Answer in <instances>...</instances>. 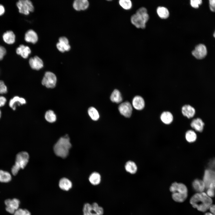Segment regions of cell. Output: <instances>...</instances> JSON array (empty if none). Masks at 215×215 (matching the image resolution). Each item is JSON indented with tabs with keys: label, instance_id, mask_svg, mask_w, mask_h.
<instances>
[{
	"label": "cell",
	"instance_id": "cell-1",
	"mask_svg": "<svg viewBox=\"0 0 215 215\" xmlns=\"http://www.w3.org/2000/svg\"><path fill=\"white\" fill-rule=\"evenodd\" d=\"M190 203L192 206L202 212H205L212 205V200L205 193H198L191 198Z\"/></svg>",
	"mask_w": 215,
	"mask_h": 215
},
{
	"label": "cell",
	"instance_id": "cell-2",
	"mask_svg": "<svg viewBox=\"0 0 215 215\" xmlns=\"http://www.w3.org/2000/svg\"><path fill=\"white\" fill-rule=\"evenodd\" d=\"M172 192V196L175 201L182 202L186 199L188 194V190L186 186L182 183L174 182L170 188Z\"/></svg>",
	"mask_w": 215,
	"mask_h": 215
},
{
	"label": "cell",
	"instance_id": "cell-3",
	"mask_svg": "<svg viewBox=\"0 0 215 215\" xmlns=\"http://www.w3.org/2000/svg\"><path fill=\"white\" fill-rule=\"evenodd\" d=\"M71 145L70 139L67 135L60 138L55 144L53 150L55 154L58 156L65 158L68 155Z\"/></svg>",
	"mask_w": 215,
	"mask_h": 215
},
{
	"label": "cell",
	"instance_id": "cell-4",
	"mask_svg": "<svg viewBox=\"0 0 215 215\" xmlns=\"http://www.w3.org/2000/svg\"><path fill=\"white\" fill-rule=\"evenodd\" d=\"M149 19L146 9L142 7L139 9L135 14L132 15L130 18L131 23L136 27L144 29L146 23Z\"/></svg>",
	"mask_w": 215,
	"mask_h": 215
},
{
	"label": "cell",
	"instance_id": "cell-5",
	"mask_svg": "<svg viewBox=\"0 0 215 215\" xmlns=\"http://www.w3.org/2000/svg\"><path fill=\"white\" fill-rule=\"evenodd\" d=\"M29 159V155L25 151L18 153L16 155L15 163L12 168L11 171L12 174L16 175L21 169H24L27 164Z\"/></svg>",
	"mask_w": 215,
	"mask_h": 215
},
{
	"label": "cell",
	"instance_id": "cell-6",
	"mask_svg": "<svg viewBox=\"0 0 215 215\" xmlns=\"http://www.w3.org/2000/svg\"><path fill=\"white\" fill-rule=\"evenodd\" d=\"M16 5L20 13L27 15L30 12H33L34 7L31 1L29 0H20L16 3Z\"/></svg>",
	"mask_w": 215,
	"mask_h": 215
},
{
	"label": "cell",
	"instance_id": "cell-7",
	"mask_svg": "<svg viewBox=\"0 0 215 215\" xmlns=\"http://www.w3.org/2000/svg\"><path fill=\"white\" fill-rule=\"evenodd\" d=\"M56 81V77L55 74L51 72H47L44 75L42 83L47 88H53L55 86Z\"/></svg>",
	"mask_w": 215,
	"mask_h": 215
},
{
	"label": "cell",
	"instance_id": "cell-8",
	"mask_svg": "<svg viewBox=\"0 0 215 215\" xmlns=\"http://www.w3.org/2000/svg\"><path fill=\"white\" fill-rule=\"evenodd\" d=\"M6 211L11 214H14L15 211L19 208V200L16 198L8 199L5 201Z\"/></svg>",
	"mask_w": 215,
	"mask_h": 215
},
{
	"label": "cell",
	"instance_id": "cell-9",
	"mask_svg": "<svg viewBox=\"0 0 215 215\" xmlns=\"http://www.w3.org/2000/svg\"><path fill=\"white\" fill-rule=\"evenodd\" d=\"M118 109L121 114L125 117L129 118L131 116L133 109L129 102L126 101L121 103L118 107Z\"/></svg>",
	"mask_w": 215,
	"mask_h": 215
},
{
	"label": "cell",
	"instance_id": "cell-10",
	"mask_svg": "<svg viewBox=\"0 0 215 215\" xmlns=\"http://www.w3.org/2000/svg\"><path fill=\"white\" fill-rule=\"evenodd\" d=\"M192 54L196 58L201 59L204 58L207 54V49L203 44L197 45L192 52Z\"/></svg>",
	"mask_w": 215,
	"mask_h": 215
},
{
	"label": "cell",
	"instance_id": "cell-11",
	"mask_svg": "<svg viewBox=\"0 0 215 215\" xmlns=\"http://www.w3.org/2000/svg\"><path fill=\"white\" fill-rule=\"evenodd\" d=\"M203 181L207 188L211 183L215 182V170L210 169H206L204 172Z\"/></svg>",
	"mask_w": 215,
	"mask_h": 215
},
{
	"label": "cell",
	"instance_id": "cell-12",
	"mask_svg": "<svg viewBox=\"0 0 215 215\" xmlns=\"http://www.w3.org/2000/svg\"><path fill=\"white\" fill-rule=\"evenodd\" d=\"M83 215H98L97 204L94 202L92 205L85 204L83 208Z\"/></svg>",
	"mask_w": 215,
	"mask_h": 215
},
{
	"label": "cell",
	"instance_id": "cell-13",
	"mask_svg": "<svg viewBox=\"0 0 215 215\" xmlns=\"http://www.w3.org/2000/svg\"><path fill=\"white\" fill-rule=\"evenodd\" d=\"M58 49L62 52L69 50L70 48L67 38L65 37H62L59 39V42L56 44Z\"/></svg>",
	"mask_w": 215,
	"mask_h": 215
},
{
	"label": "cell",
	"instance_id": "cell-14",
	"mask_svg": "<svg viewBox=\"0 0 215 215\" xmlns=\"http://www.w3.org/2000/svg\"><path fill=\"white\" fill-rule=\"evenodd\" d=\"M29 63L31 68L35 70H39L43 66L42 60L37 56L30 58L29 60Z\"/></svg>",
	"mask_w": 215,
	"mask_h": 215
},
{
	"label": "cell",
	"instance_id": "cell-15",
	"mask_svg": "<svg viewBox=\"0 0 215 215\" xmlns=\"http://www.w3.org/2000/svg\"><path fill=\"white\" fill-rule=\"evenodd\" d=\"M89 5V2L87 0H76L73 3V8L78 11L86 10Z\"/></svg>",
	"mask_w": 215,
	"mask_h": 215
},
{
	"label": "cell",
	"instance_id": "cell-16",
	"mask_svg": "<svg viewBox=\"0 0 215 215\" xmlns=\"http://www.w3.org/2000/svg\"><path fill=\"white\" fill-rule=\"evenodd\" d=\"M26 103V101L24 99L18 96H15L10 100L9 105L10 108L13 110H15L17 106L24 104Z\"/></svg>",
	"mask_w": 215,
	"mask_h": 215
},
{
	"label": "cell",
	"instance_id": "cell-17",
	"mask_svg": "<svg viewBox=\"0 0 215 215\" xmlns=\"http://www.w3.org/2000/svg\"><path fill=\"white\" fill-rule=\"evenodd\" d=\"M132 104L135 109L138 110H141L145 107V102L142 96H136L133 98Z\"/></svg>",
	"mask_w": 215,
	"mask_h": 215
},
{
	"label": "cell",
	"instance_id": "cell-18",
	"mask_svg": "<svg viewBox=\"0 0 215 215\" xmlns=\"http://www.w3.org/2000/svg\"><path fill=\"white\" fill-rule=\"evenodd\" d=\"M182 114L188 119L193 117L195 113V109L190 105H185L182 108Z\"/></svg>",
	"mask_w": 215,
	"mask_h": 215
},
{
	"label": "cell",
	"instance_id": "cell-19",
	"mask_svg": "<svg viewBox=\"0 0 215 215\" xmlns=\"http://www.w3.org/2000/svg\"><path fill=\"white\" fill-rule=\"evenodd\" d=\"M31 51L30 48L27 46L23 44L20 45L16 50L17 54L20 55L24 58H27Z\"/></svg>",
	"mask_w": 215,
	"mask_h": 215
},
{
	"label": "cell",
	"instance_id": "cell-20",
	"mask_svg": "<svg viewBox=\"0 0 215 215\" xmlns=\"http://www.w3.org/2000/svg\"><path fill=\"white\" fill-rule=\"evenodd\" d=\"M204 125V123L199 118L194 119L191 123V127L196 131L199 132H201L203 131Z\"/></svg>",
	"mask_w": 215,
	"mask_h": 215
},
{
	"label": "cell",
	"instance_id": "cell-21",
	"mask_svg": "<svg viewBox=\"0 0 215 215\" xmlns=\"http://www.w3.org/2000/svg\"><path fill=\"white\" fill-rule=\"evenodd\" d=\"M24 39L27 42L35 43L37 41L38 37L37 33L34 30H30L25 33Z\"/></svg>",
	"mask_w": 215,
	"mask_h": 215
},
{
	"label": "cell",
	"instance_id": "cell-22",
	"mask_svg": "<svg viewBox=\"0 0 215 215\" xmlns=\"http://www.w3.org/2000/svg\"><path fill=\"white\" fill-rule=\"evenodd\" d=\"M192 186L194 190L198 193L203 192L205 187L203 181L198 179H195L193 181Z\"/></svg>",
	"mask_w": 215,
	"mask_h": 215
},
{
	"label": "cell",
	"instance_id": "cell-23",
	"mask_svg": "<svg viewBox=\"0 0 215 215\" xmlns=\"http://www.w3.org/2000/svg\"><path fill=\"white\" fill-rule=\"evenodd\" d=\"M3 39L6 43L12 44L15 42V35L12 31H7L3 34Z\"/></svg>",
	"mask_w": 215,
	"mask_h": 215
},
{
	"label": "cell",
	"instance_id": "cell-24",
	"mask_svg": "<svg viewBox=\"0 0 215 215\" xmlns=\"http://www.w3.org/2000/svg\"><path fill=\"white\" fill-rule=\"evenodd\" d=\"M160 118L162 122L166 125L171 124L173 120L172 114L170 112L164 111L161 114Z\"/></svg>",
	"mask_w": 215,
	"mask_h": 215
},
{
	"label": "cell",
	"instance_id": "cell-25",
	"mask_svg": "<svg viewBox=\"0 0 215 215\" xmlns=\"http://www.w3.org/2000/svg\"><path fill=\"white\" fill-rule=\"evenodd\" d=\"M125 167L126 171L131 174H135L137 171L136 164L132 161H127L125 164Z\"/></svg>",
	"mask_w": 215,
	"mask_h": 215
},
{
	"label": "cell",
	"instance_id": "cell-26",
	"mask_svg": "<svg viewBox=\"0 0 215 215\" xmlns=\"http://www.w3.org/2000/svg\"><path fill=\"white\" fill-rule=\"evenodd\" d=\"M59 186L61 189L64 191H67L72 188V183L69 179L65 178H63L60 180Z\"/></svg>",
	"mask_w": 215,
	"mask_h": 215
},
{
	"label": "cell",
	"instance_id": "cell-27",
	"mask_svg": "<svg viewBox=\"0 0 215 215\" xmlns=\"http://www.w3.org/2000/svg\"><path fill=\"white\" fill-rule=\"evenodd\" d=\"M89 180L90 182L93 185H98L101 182V175L98 172H93L90 175Z\"/></svg>",
	"mask_w": 215,
	"mask_h": 215
},
{
	"label": "cell",
	"instance_id": "cell-28",
	"mask_svg": "<svg viewBox=\"0 0 215 215\" xmlns=\"http://www.w3.org/2000/svg\"><path fill=\"white\" fill-rule=\"evenodd\" d=\"M110 99L111 101L119 103L122 101V97L119 91L117 89L114 90L111 93Z\"/></svg>",
	"mask_w": 215,
	"mask_h": 215
},
{
	"label": "cell",
	"instance_id": "cell-29",
	"mask_svg": "<svg viewBox=\"0 0 215 215\" xmlns=\"http://www.w3.org/2000/svg\"><path fill=\"white\" fill-rule=\"evenodd\" d=\"M12 179L11 174L8 171L0 170V182L7 183Z\"/></svg>",
	"mask_w": 215,
	"mask_h": 215
},
{
	"label": "cell",
	"instance_id": "cell-30",
	"mask_svg": "<svg viewBox=\"0 0 215 215\" xmlns=\"http://www.w3.org/2000/svg\"><path fill=\"white\" fill-rule=\"evenodd\" d=\"M185 138L186 141L189 143H192L197 139L196 133L194 130H191L187 131L185 133Z\"/></svg>",
	"mask_w": 215,
	"mask_h": 215
},
{
	"label": "cell",
	"instance_id": "cell-31",
	"mask_svg": "<svg viewBox=\"0 0 215 215\" xmlns=\"http://www.w3.org/2000/svg\"><path fill=\"white\" fill-rule=\"evenodd\" d=\"M156 11L159 16L162 19L167 18L169 15L168 9L164 7H158Z\"/></svg>",
	"mask_w": 215,
	"mask_h": 215
},
{
	"label": "cell",
	"instance_id": "cell-32",
	"mask_svg": "<svg viewBox=\"0 0 215 215\" xmlns=\"http://www.w3.org/2000/svg\"><path fill=\"white\" fill-rule=\"evenodd\" d=\"M88 113L89 116L93 121H96L99 119V113L94 107H90L88 110Z\"/></svg>",
	"mask_w": 215,
	"mask_h": 215
},
{
	"label": "cell",
	"instance_id": "cell-33",
	"mask_svg": "<svg viewBox=\"0 0 215 215\" xmlns=\"http://www.w3.org/2000/svg\"><path fill=\"white\" fill-rule=\"evenodd\" d=\"M45 118L47 122L50 123L54 122L56 119V114L54 112L51 110H48L46 112Z\"/></svg>",
	"mask_w": 215,
	"mask_h": 215
},
{
	"label": "cell",
	"instance_id": "cell-34",
	"mask_svg": "<svg viewBox=\"0 0 215 215\" xmlns=\"http://www.w3.org/2000/svg\"><path fill=\"white\" fill-rule=\"evenodd\" d=\"M119 5L124 9L128 10L132 6V3L130 0H120L119 1Z\"/></svg>",
	"mask_w": 215,
	"mask_h": 215
},
{
	"label": "cell",
	"instance_id": "cell-35",
	"mask_svg": "<svg viewBox=\"0 0 215 215\" xmlns=\"http://www.w3.org/2000/svg\"><path fill=\"white\" fill-rule=\"evenodd\" d=\"M14 215H31L30 212L27 210L19 208L16 210Z\"/></svg>",
	"mask_w": 215,
	"mask_h": 215
},
{
	"label": "cell",
	"instance_id": "cell-36",
	"mask_svg": "<svg viewBox=\"0 0 215 215\" xmlns=\"http://www.w3.org/2000/svg\"><path fill=\"white\" fill-rule=\"evenodd\" d=\"M7 91V87L4 82L2 80H0V94L6 93Z\"/></svg>",
	"mask_w": 215,
	"mask_h": 215
},
{
	"label": "cell",
	"instance_id": "cell-37",
	"mask_svg": "<svg viewBox=\"0 0 215 215\" xmlns=\"http://www.w3.org/2000/svg\"><path fill=\"white\" fill-rule=\"evenodd\" d=\"M202 2L201 0H191L190 1L191 5L195 8H198L199 5L201 4Z\"/></svg>",
	"mask_w": 215,
	"mask_h": 215
},
{
	"label": "cell",
	"instance_id": "cell-38",
	"mask_svg": "<svg viewBox=\"0 0 215 215\" xmlns=\"http://www.w3.org/2000/svg\"><path fill=\"white\" fill-rule=\"evenodd\" d=\"M6 53L5 48L1 46H0V60L3 58Z\"/></svg>",
	"mask_w": 215,
	"mask_h": 215
},
{
	"label": "cell",
	"instance_id": "cell-39",
	"mask_svg": "<svg viewBox=\"0 0 215 215\" xmlns=\"http://www.w3.org/2000/svg\"><path fill=\"white\" fill-rule=\"evenodd\" d=\"M206 194L209 197H213L215 195V191L210 188H208Z\"/></svg>",
	"mask_w": 215,
	"mask_h": 215
},
{
	"label": "cell",
	"instance_id": "cell-40",
	"mask_svg": "<svg viewBox=\"0 0 215 215\" xmlns=\"http://www.w3.org/2000/svg\"><path fill=\"white\" fill-rule=\"evenodd\" d=\"M209 6L210 10L213 12H215V0H209Z\"/></svg>",
	"mask_w": 215,
	"mask_h": 215
},
{
	"label": "cell",
	"instance_id": "cell-41",
	"mask_svg": "<svg viewBox=\"0 0 215 215\" xmlns=\"http://www.w3.org/2000/svg\"><path fill=\"white\" fill-rule=\"evenodd\" d=\"M7 102L6 99L3 96H0V107L5 105Z\"/></svg>",
	"mask_w": 215,
	"mask_h": 215
},
{
	"label": "cell",
	"instance_id": "cell-42",
	"mask_svg": "<svg viewBox=\"0 0 215 215\" xmlns=\"http://www.w3.org/2000/svg\"><path fill=\"white\" fill-rule=\"evenodd\" d=\"M5 12V9L3 5L0 4V16L4 14Z\"/></svg>",
	"mask_w": 215,
	"mask_h": 215
},
{
	"label": "cell",
	"instance_id": "cell-43",
	"mask_svg": "<svg viewBox=\"0 0 215 215\" xmlns=\"http://www.w3.org/2000/svg\"><path fill=\"white\" fill-rule=\"evenodd\" d=\"M209 208L212 214H214L215 213V205H211Z\"/></svg>",
	"mask_w": 215,
	"mask_h": 215
},
{
	"label": "cell",
	"instance_id": "cell-44",
	"mask_svg": "<svg viewBox=\"0 0 215 215\" xmlns=\"http://www.w3.org/2000/svg\"><path fill=\"white\" fill-rule=\"evenodd\" d=\"M208 188H211L215 191V182L211 183L209 185Z\"/></svg>",
	"mask_w": 215,
	"mask_h": 215
},
{
	"label": "cell",
	"instance_id": "cell-45",
	"mask_svg": "<svg viewBox=\"0 0 215 215\" xmlns=\"http://www.w3.org/2000/svg\"><path fill=\"white\" fill-rule=\"evenodd\" d=\"M205 215H214L213 214L211 213L208 212L206 213Z\"/></svg>",
	"mask_w": 215,
	"mask_h": 215
},
{
	"label": "cell",
	"instance_id": "cell-46",
	"mask_svg": "<svg viewBox=\"0 0 215 215\" xmlns=\"http://www.w3.org/2000/svg\"><path fill=\"white\" fill-rule=\"evenodd\" d=\"M1 110H0V119L1 117Z\"/></svg>",
	"mask_w": 215,
	"mask_h": 215
},
{
	"label": "cell",
	"instance_id": "cell-47",
	"mask_svg": "<svg viewBox=\"0 0 215 215\" xmlns=\"http://www.w3.org/2000/svg\"><path fill=\"white\" fill-rule=\"evenodd\" d=\"M213 35H214V37L215 38V31L214 32V33Z\"/></svg>",
	"mask_w": 215,
	"mask_h": 215
},
{
	"label": "cell",
	"instance_id": "cell-48",
	"mask_svg": "<svg viewBox=\"0 0 215 215\" xmlns=\"http://www.w3.org/2000/svg\"><path fill=\"white\" fill-rule=\"evenodd\" d=\"M214 215H215V213L213 214Z\"/></svg>",
	"mask_w": 215,
	"mask_h": 215
}]
</instances>
